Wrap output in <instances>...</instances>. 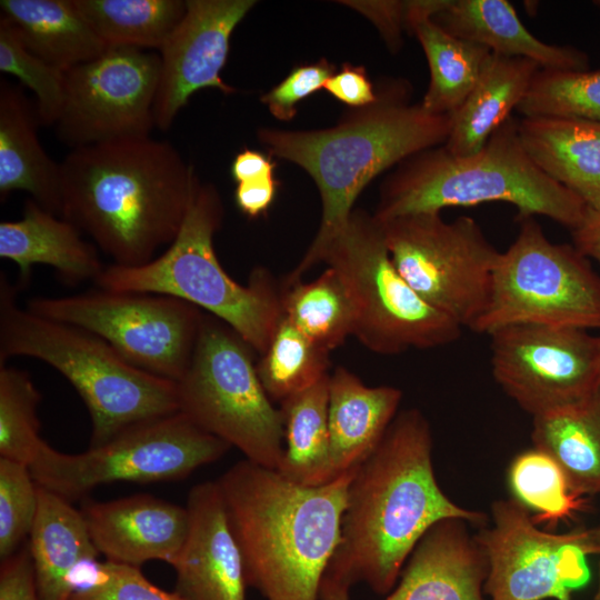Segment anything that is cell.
Segmentation results:
<instances>
[{
  "label": "cell",
  "instance_id": "1",
  "mask_svg": "<svg viewBox=\"0 0 600 600\" xmlns=\"http://www.w3.org/2000/svg\"><path fill=\"white\" fill-rule=\"evenodd\" d=\"M444 519L483 526L487 517L443 493L432 467L430 424L418 409L403 410L350 481L327 572L387 594L420 539Z\"/></svg>",
  "mask_w": 600,
  "mask_h": 600
},
{
  "label": "cell",
  "instance_id": "2",
  "mask_svg": "<svg viewBox=\"0 0 600 600\" xmlns=\"http://www.w3.org/2000/svg\"><path fill=\"white\" fill-rule=\"evenodd\" d=\"M60 167L61 217L122 267L176 239L199 183L170 142L150 137L71 149Z\"/></svg>",
  "mask_w": 600,
  "mask_h": 600
},
{
  "label": "cell",
  "instance_id": "3",
  "mask_svg": "<svg viewBox=\"0 0 600 600\" xmlns=\"http://www.w3.org/2000/svg\"><path fill=\"white\" fill-rule=\"evenodd\" d=\"M356 470L303 486L244 459L216 480L247 586L267 600H319Z\"/></svg>",
  "mask_w": 600,
  "mask_h": 600
},
{
  "label": "cell",
  "instance_id": "4",
  "mask_svg": "<svg viewBox=\"0 0 600 600\" xmlns=\"http://www.w3.org/2000/svg\"><path fill=\"white\" fill-rule=\"evenodd\" d=\"M452 116L410 103L406 84H390L376 102L357 108L327 129L287 131L262 128L259 141L271 156L291 161L314 180L321 197L319 230L283 282L291 283L322 262L364 187L379 173L423 150L444 144Z\"/></svg>",
  "mask_w": 600,
  "mask_h": 600
},
{
  "label": "cell",
  "instance_id": "5",
  "mask_svg": "<svg viewBox=\"0 0 600 600\" xmlns=\"http://www.w3.org/2000/svg\"><path fill=\"white\" fill-rule=\"evenodd\" d=\"M484 202H508L517 208V218L544 216L571 231L588 209L533 163L511 116L476 153L458 157L441 144L401 161L384 179L373 214L388 220Z\"/></svg>",
  "mask_w": 600,
  "mask_h": 600
},
{
  "label": "cell",
  "instance_id": "6",
  "mask_svg": "<svg viewBox=\"0 0 600 600\" xmlns=\"http://www.w3.org/2000/svg\"><path fill=\"white\" fill-rule=\"evenodd\" d=\"M19 290L0 273V364L12 357H30L59 371L89 411L90 447L133 424L179 411L176 381L132 366L86 329L21 308Z\"/></svg>",
  "mask_w": 600,
  "mask_h": 600
},
{
  "label": "cell",
  "instance_id": "7",
  "mask_svg": "<svg viewBox=\"0 0 600 600\" xmlns=\"http://www.w3.org/2000/svg\"><path fill=\"white\" fill-rule=\"evenodd\" d=\"M222 219L219 191L199 181L178 236L161 256L138 267L112 263L94 282L184 300L227 323L261 356L282 318L281 286L264 268H256L247 286L227 273L213 248Z\"/></svg>",
  "mask_w": 600,
  "mask_h": 600
},
{
  "label": "cell",
  "instance_id": "8",
  "mask_svg": "<svg viewBox=\"0 0 600 600\" xmlns=\"http://www.w3.org/2000/svg\"><path fill=\"white\" fill-rule=\"evenodd\" d=\"M253 353L231 327L204 313L189 367L177 382L179 411L247 460L277 470L283 417L260 382Z\"/></svg>",
  "mask_w": 600,
  "mask_h": 600
},
{
  "label": "cell",
  "instance_id": "9",
  "mask_svg": "<svg viewBox=\"0 0 600 600\" xmlns=\"http://www.w3.org/2000/svg\"><path fill=\"white\" fill-rule=\"evenodd\" d=\"M322 262L346 282L356 309L353 337L370 351L394 356L460 338L462 328L428 304L400 274L374 214L353 209Z\"/></svg>",
  "mask_w": 600,
  "mask_h": 600
},
{
  "label": "cell",
  "instance_id": "10",
  "mask_svg": "<svg viewBox=\"0 0 600 600\" xmlns=\"http://www.w3.org/2000/svg\"><path fill=\"white\" fill-rule=\"evenodd\" d=\"M519 232L501 252L491 294L472 331L490 334L532 323L600 329V276L573 244L551 242L534 217L517 218Z\"/></svg>",
  "mask_w": 600,
  "mask_h": 600
},
{
  "label": "cell",
  "instance_id": "11",
  "mask_svg": "<svg viewBox=\"0 0 600 600\" xmlns=\"http://www.w3.org/2000/svg\"><path fill=\"white\" fill-rule=\"evenodd\" d=\"M230 448L178 411L133 424L81 453L60 452L42 440L29 468L39 487L72 501L106 483L183 480Z\"/></svg>",
  "mask_w": 600,
  "mask_h": 600
},
{
  "label": "cell",
  "instance_id": "12",
  "mask_svg": "<svg viewBox=\"0 0 600 600\" xmlns=\"http://www.w3.org/2000/svg\"><path fill=\"white\" fill-rule=\"evenodd\" d=\"M379 221L391 259L409 286L462 329H472L488 306L501 253L479 223L468 216L448 222L440 212Z\"/></svg>",
  "mask_w": 600,
  "mask_h": 600
},
{
  "label": "cell",
  "instance_id": "13",
  "mask_svg": "<svg viewBox=\"0 0 600 600\" xmlns=\"http://www.w3.org/2000/svg\"><path fill=\"white\" fill-rule=\"evenodd\" d=\"M31 312L86 329L132 366L178 382L191 361L204 312L166 294L99 289L34 297Z\"/></svg>",
  "mask_w": 600,
  "mask_h": 600
},
{
  "label": "cell",
  "instance_id": "14",
  "mask_svg": "<svg viewBox=\"0 0 600 600\" xmlns=\"http://www.w3.org/2000/svg\"><path fill=\"white\" fill-rule=\"evenodd\" d=\"M161 69L160 54L109 47L99 57L66 71V94L54 124L59 141L72 149L150 137Z\"/></svg>",
  "mask_w": 600,
  "mask_h": 600
},
{
  "label": "cell",
  "instance_id": "15",
  "mask_svg": "<svg viewBox=\"0 0 600 600\" xmlns=\"http://www.w3.org/2000/svg\"><path fill=\"white\" fill-rule=\"evenodd\" d=\"M491 514L493 524L474 536L488 559L491 600H572L589 582L587 529L542 531L516 499L493 502Z\"/></svg>",
  "mask_w": 600,
  "mask_h": 600
},
{
  "label": "cell",
  "instance_id": "16",
  "mask_svg": "<svg viewBox=\"0 0 600 600\" xmlns=\"http://www.w3.org/2000/svg\"><path fill=\"white\" fill-rule=\"evenodd\" d=\"M496 382L532 417L600 390V339L584 329L511 324L489 334Z\"/></svg>",
  "mask_w": 600,
  "mask_h": 600
},
{
  "label": "cell",
  "instance_id": "17",
  "mask_svg": "<svg viewBox=\"0 0 600 600\" xmlns=\"http://www.w3.org/2000/svg\"><path fill=\"white\" fill-rule=\"evenodd\" d=\"M253 0H187L183 19L160 50L161 69L156 93L154 124L168 131L178 112L200 89L231 94L234 88L220 77L230 38Z\"/></svg>",
  "mask_w": 600,
  "mask_h": 600
},
{
  "label": "cell",
  "instance_id": "18",
  "mask_svg": "<svg viewBox=\"0 0 600 600\" xmlns=\"http://www.w3.org/2000/svg\"><path fill=\"white\" fill-rule=\"evenodd\" d=\"M91 540L107 561L139 568L152 560L176 564L188 538L187 507L150 494L83 501Z\"/></svg>",
  "mask_w": 600,
  "mask_h": 600
},
{
  "label": "cell",
  "instance_id": "19",
  "mask_svg": "<svg viewBox=\"0 0 600 600\" xmlns=\"http://www.w3.org/2000/svg\"><path fill=\"white\" fill-rule=\"evenodd\" d=\"M189 533L173 566L174 592L182 600H246V577L216 481L189 492Z\"/></svg>",
  "mask_w": 600,
  "mask_h": 600
},
{
  "label": "cell",
  "instance_id": "20",
  "mask_svg": "<svg viewBox=\"0 0 600 600\" xmlns=\"http://www.w3.org/2000/svg\"><path fill=\"white\" fill-rule=\"evenodd\" d=\"M462 519L432 526L384 600H483L488 559Z\"/></svg>",
  "mask_w": 600,
  "mask_h": 600
},
{
  "label": "cell",
  "instance_id": "21",
  "mask_svg": "<svg viewBox=\"0 0 600 600\" xmlns=\"http://www.w3.org/2000/svg\"><path fill=\"white\" fill-rule=\"evenodd\" d=\"M401 400L400 389L366 386L344 367L330 373L326 483L358 468L374 451L399 413Z\"/></svg>",
  "mask_w": 600,
  "mask_h": 600
},
{
  "label": "cell",
  "instance_id": "22",
  "mask_svg": "<svg viewBox=\"0 0 600 600\" xmlns=\"http://www.w3.org/2000/svg\"><path fill=\"white\" fill-rule=\"evenodd\" d=\"M0 257L19 268L18 287L28 284L34 264L52 267L67 284L96 281L104 267L94 244L70 221L27 199L22 218L0 223Z\"/></svg>",
  "mask_w": 600,
  "mask_h": 600
},
{
  "label": "cell",
  "instance_id": "23",
  "mask_svg": "<svg viewBox=\"0 0 600 600\" xmlns=\"http://www.w3.org/2000/svg\"><path fill=\"white\" fill-rule=\"evenodd\" d=\"M36 103L22 86L0 80V200L22 190L61 217V167L43 149L37 133Z\"/></svg>",
  "mask_w": 600,
  "mask_h": 600
},
{
  "label": "cell",
  "instance_id": "24",
  "mask_svg": "<svg viewBox=\"0 0 600 600\" xmlns=\"http://www.w3.org/2000/svg\"><path fill=\"white\" fill-rule=\"evenodd\" d=\"M431 19L457 38L482 44L493 53L530 59L540 69L586 71L589 68L583 51L549 44L534 37L507 0H448Z\"/></svg>",
  "mask_w": 600,
  "mask_h": 600
},
{
  "label": "cell",
  "instance_id": "25",
  "mask_svg": "<svg viewBox=\"0 0 600 600\" xmlns=\"http://www.w3.org/2000/svg\"><path fill=\"white\" fill-rule=\"evenodd\" d=\"M520 142L550 179L600 212V124L560 117H522Z\"/></svg>",
  "mask_w": 600,
  "mask_h": 600
},
{
  "label": "cell",
  "instance_id": "26",
  "mask_svg": "<svg viewBox=\"0 0 600 600\" xmlns=\"http://www.w3.org/2000/svg\"><path fill=\"white\" fill-rule=\"evenodd\" d=\"M29 537L40 600H68L76 589L77 569L94 563L99 554L81 511L38 486V510Z\"/></svg>",
  "mask_w": 600,
  "mask_h": 600
},
{
  "label": "cell",
  "instance_id": "27",
  "mask_svg": "<svg viewBox=\"0 0 600 600\" xmlns=\"http://www.w3.org/2000/svg\"><path fill=\"white\" fill-rule=\"evenodd\" d=\"M448 0L407 1V31L426 54L430 82L421 106L436 114H454L477 84L491 51L457 38L432 21Z\"/></svg>",
  "mask_w": 600,
  "mask_h": 600
},
{
  "label": "cell",
  "instance_id": "28",
  "mask_svg": "<svg viewBox=\"0 0 600 600\" xmlns=\"http://www.w3.org/2000/svg\"><path fill=\"white\" fill-rule=\"evenodd\" d=\"M540 67L532 60L491 53L466 101L452 114L446 149L458 157L478 152L523 100Z\"/></svg>",
  "mask_w": 600,
  "mask_h": 600
},
{
  "label": "cell",
  "instance_id": "29",
  "mask_svg": "<svg viewBox=\"0 0 600 600\" xmlns=\"http://www.w3.org/2000/svg\"><path fill=\"white\" fill-rule=\"evenodd\" d=\"M0 9L1 18L30 52L64 72L109 48L73 0H1Z\"/></svg>",
  "mask_w": 600,
  "mask_h": 600
},
{
  "label": "cell",
  "instance_id": "30",
  "mask_svg": "<svg viewBox=\"0 0 600 600\" xmlns=\"http://www.w3.org/2000/svg\"><path fill=\"white\" fill-rule=\"evenodd\" d=\"M534 448L563 471L573 493L600 492V390L577 403L532 417Z\"/></svg>",
  "mask_w": 600,
  "mask_h": 600
},
{
  "label": "cell",
  "instance_id": "31",
  "mask_svg": "<svg viewBox=\"0 0 600 600\" xmlns=\"http://www.w3.org/2000/svg\"><path fill=\"white\" fill-rule=\"evenodd\" d=\"M329 377L280 403L283 452L277 471L299 484L326 483L330 450Z\"/></svg>",
  "mask_w": 600,
  "mask_h": 600
},
{
  "label": "cell",
  "instance_id": "32",
  "mask_svg": "<svg viewBox=\"0 0 600 600\" xmlns=\"http://www.w3.org/2000/svg\"><path fill=\"white\" fill-rule=\"evenodd\" d=\"M282 316L314 344L331 352L353 336L356 309L337 270L309 281L280 282Z\"/></svg>",
  "mask_w": 600,
  "mask_h": 600
},
{
  "label": "cell",
  "instance_id": "33",
  "mask_svg": "<svg viewBox=\"0 0 600 600\" xmlns=\"http://www.w3.org/2000/svg\"><path fill=\"white\" fill-rule=\"evenodd\" d=\"M107 47L161 50L186 14L183 0H73Z\"/></svg>",
  "mask_w": 600,
  "mask_h": 600
},
{
  "label": "cell",
  "instance_id": "34",
  "mask_svg": "<svg viewBox=\"0 0 600 600\" xmlns=\"http://www.w3.org/2000/svg\"><path fill=\"white\" fill-rule=\"evenodd\" d=\"M329 354L282 316L257 372L269 398L281 403L330 374Z\"/></svg>",
  "mask_w": 600,
  "mask_h": 600
},
{
  "label": "cell",
  "instance_id": "35",
  "mask_svg": "<svg viewBox=\"0 0 600 600\" xmlns=\"http://www.w3.org/2000/svg\"><path fill=\"white\" fill-rule=\"evenodd\" d=\"M508 479L514 499L538 512L531 516L537 526L554 528L587 507V500L572 492L558 463L537 448L512 460Z\"/></svg>",
  "mask_w": 600,
  "mask_h": 600
},
{
  "label": "cell",
  "instance_id": "36",
  "mask_svg": "<svg viewBox=\"0 0 600 600\" xmlns=\"http://www.w3.org/2000/svg\"><path fill=\"white\" fill-rule=\"evenodd\" d=\"M517 111L522 117H560L600 124V68L540 69Z\"/></svg>",
  "mask_w": 600,
  "mask_h": 600
},
{
  "label": "cell",
  "instance_id": "37",
  "mask_svg": "<svg viewBox=\"0 0 600 600\" xmlns=\"http://www.w3.org/2000/svg\"><path fill=\"white\" fill-rule=\"evenodd\" d=\"M41 394L30 374L0 364V456L27 466L42 441L37 407Z\"/></svg>",
  "mask_w": 600,
  "mask_h": 600
},
{
  "label": "cell",
  "instance_id": "38",
  "mask_svg": "<svg viewBox=\"0 0 600 600\" xmlns=\"http://www.w3.org/2000/svg\"><path fill=\"white\" fill-rule=\"evenodd\" d=\"M0 70L17 77L36 94L40 124L54 126L64 101L66 72L30 52L1 17Z\"/></svg>",
  "mask_w": 600,
  "mask_h": 600
},
{
  "label": "cell",
  "instance_id": "39",
  "mask_svg": "<svg viewBox=\"0 0 600 600\" xmlns=\"http://www.w3.org/2000/svg\"><path fill=\"white\" fill-rule=\"evenodd\" d=\"M38 486L27 464L0 458V558L16 553L32 529Z\"/></svg>",
  "mask_w": 600,
  "mask_h": 600
},
{
  "label": "cell",
  "instance_id": "40",
  "mask_svg": "<svg viewBox=\"0 0 600 600\" xmlns=\"http://www.w3.org/2000/svg\"><path fill=\"white\" fill-rule=\"evenodd\" d=\"M68 600H182L150 582L137 567L96 562Z\"/></svg>",
  "mask_w": 600,
  "mask_h": 600
},
{
  "label": "cell",
  "instance_id": "41",
  "mask_svg": "<svg viewBox=\"0 0 600 600\" xmlns=\"http://www.w3.org/2000/svg\"><path fill=\"white\" fill-rule=\"evenodd\" d=\"M334 72L336 67L326 59L299 66L284 80L266 92L260 100L274 118L290 121L297 113V104L323 88L326 81Z\"/></svg>",
  "mask_w": 600,
  "mask_h": 600
},
{
  "label": "cell",
  "instance_id": "42",
  "mask_svg": "<svg viewBox=\"0 0 600 600\" xmlns=\"http://www.w3.org/2000/svg\"><path fill=\"white\" fill-rule=\"evenodd\" d=\"M0 600H40L28 544L1 560Z\"/></svg>",
  "mask_w": 600,
  "mask_h": 600
},
{
  "label": "cell",
  "instance_id": "43",
  "mask_svg": "<svg viewBox=\"0 0 600 600\" xmlns=\"http://www.w3.org/2000/svg\"><path fill=\"white\" fill-rule=\"evenodd\" d=\"M323 89L353 109L370 106L378 98L364 68L350 63H344L326 81Z\"/></svg>",
  "mask_w": 600,
  "mask_h": 600
},
{
  "label": "cell",
  "instance_id": "44",
  "mask_svg": "<svg viewBox=\"0 0 600 600\" xmlns=\"http://www.w3.org/2000/svg\"><path fill=\"white\" fill-rule=\"evenodd\" d=\"M363 12L379 29L391 50H398L401 33L407 30V1L349 2Z\"/></svg>",
  "mask_w": 600,
  "mask_h": 600
},
{
  "label": "cell",
  "instance_id": "45",
  "mask_svg": "<svg viewBox=\"0 0 600 600\" xmlns=\"http://www.w3.org/2000/svg\"><path fill=\"white\" fill-rule=\"evenodd\" d=\"M277 191L274 177L237 183L234 201L238 209L249 218L264 213L273 202Z\"/></svg>",
  "mask_w": 600,
  "mask_h": 600
},
{
  "label": "cell",
  "instance_id": "46",
  "mask_svg": "<svg viewBox=\"0 0 600 600\" xmlns=\"http://www.w3.org/2000/svg\"><path fill=\"white\" fill-rule=\"evenodd\" d=\"M274 163L263 153L244 149L231 163V176L237 183L273 177Z\"/></svg>",
  "mask_w": 600,
  "mask_h": 600
},
{
  "label": "cell",
  "instance_id": "47",
  "mask_svg": "<svg viewBox=\"0 0 600 600\" xmlns=\"http://www.w3.org/2000/svg\"><path fill=\"white\" fill-rule=\"evenodd\" d=\"M571 233L573 246L600 263V212L588 208L583 221Z\"/></svg>",
  "mask_w": 600,
  "mask_h": 600
},
{
  "label": "cell",
  "instance_id": "48",
  "mask_svg": "<svg viewBox=\"0 0 600 600\" xmlns=\"http://www.w3.org/2000/svg\"><path fill=\"white\" fill-rule=\"evenodd\" d=\"M351 586L328 572H326L321 587L319 600H349Z\"/></svg>",
  "mask_w": 600,
  "mask_h": 600
},
{
  "label": "cell",
  "instance_id": "49",
  "mask_svg": "<svg viewBox=\"0 0 600 600\" xmlns=\"http://www.w3.org/2000/svg\"><path fill=\"white\" fill-rule=\"evenodd\" d=\"M587 537L593 554H600V527L587 529Z\"/></svg>",
  "mask_w": 600,
  "mask_h": 600
},
{
  "label": "cell",
  "instance_id": "50",
  "mask_svg": "<svg viewBox=\"0 0 600 600\" xmlns=\"http://www.w3.org/2000/svg\"><path fill=\"white\" fill-rule=\"evenodd\" d=\"M593 600H600V562H599V580H598V588L594 593Z\"/></svg>",
  "mask_w": 600,
  "mask_h": 600
},
{
  "label": "cell",
  "instance_id": "51",
  "mask_svg": "<svg viewBox=\"0 0 600 600\" xmlns=\"http://www.w3.org/2000/svg\"><path fill=\"white\" fill-rule=\"evenodd\" d=\"M594 3L600 8V1H596Z\"/></svg>",
  "mask_w": 600,
  "mask_h": 600
},
{
  "label": "cell",
  "instance_id": "52",
  "mask_svg": "<svg viewBox=\"0 0 600 600\" xmlns=\"http://www.w3.org/2000/svg\"><path fill=\"white\" fill-rule=\"evenodd\" d=\"M599 339H600V336H599Z\"/></svg>",
  "mask_w": 600,
  "mask_h": 600
}]
</instances>
